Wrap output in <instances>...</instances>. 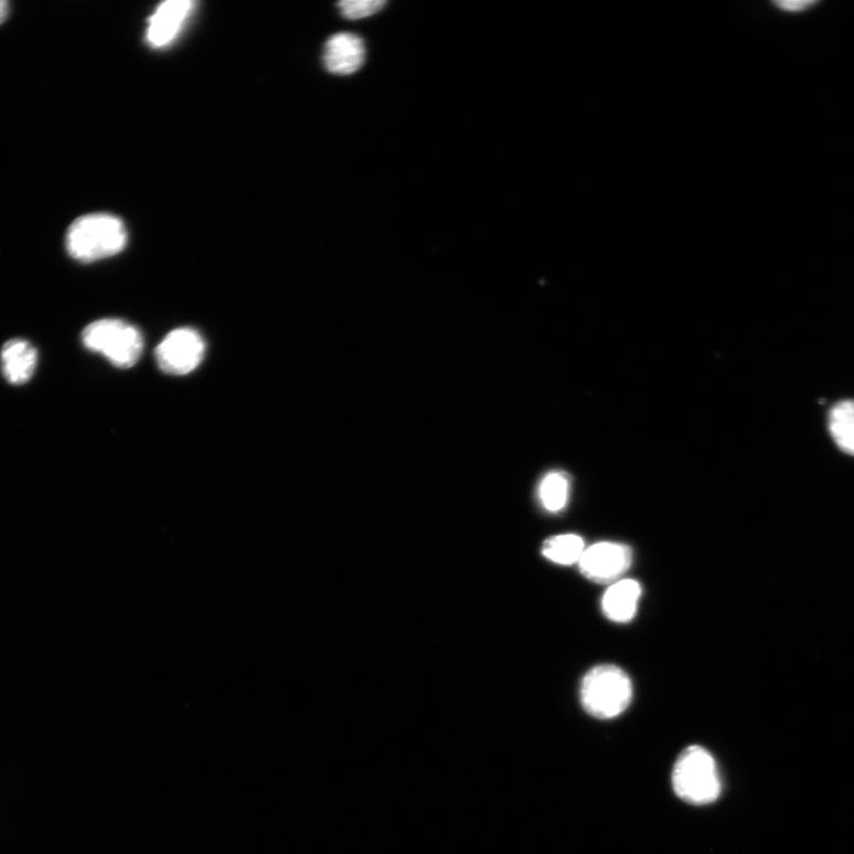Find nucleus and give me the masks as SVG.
<instances>
[{
  "instance_id": "f257e3e1",
  "label": "nucleus",
  "mask_w": 854,
  "mask_h": 854,
  "mask_svg": "<svg viewBox=\"0 0 854 854\" xmlns=\"http://www.w3.org/2000/svg\"><path fill=\"white\" fill-rule=\"evenodd\" d=\"M128 243L122 221L108 214L77 218L67 233L70 256L77 261L94 263L119 255Z\"/></svg>"
},
{
  "instance_id": "f03ea898",
  "label": "nucleus",
  "mask_w": 854,
  "mask_h": 854,
  "mask_svg": "<svg viewBox=\"0 0 854 854\" xmlns=\"http://www.w3.org/2000/svg\"><path fill=\"white\" fill-rule=\"evenodd\" d=\"M632 700L628 674L613 664H602L584 676L580 686L581 705L597 719H612L623 714Z\"/></svg>"
},
{
  "instance_id": "7ed1b4c3",
  "label": "nucleus",
  "mask_w": 854,
  "mask_h": 854,
  "mask_svg": "<svg viewBox=\"0 0 854 854\" xmlns=\"http://www.w3.org/2000/svg\"><path fill=\"white\" fill-rule=\"evenodd\" d=\"M675 794L687 803L715 802L722 790L715 758L704 748L692 746L679 756L673 770Z\"/></svg>"
},
{
  "instance_id": "20e7f679",
  "label": "nucleus",
  "mask_w": 854,
  "mask_h": 854,
  "mask_svg": "<svg viewBox=\"0 0 854 854\" xmlns=\"http://www.w3.org/2000/svg\"><path fill=\"white\" fill-rule=\"evenodd\" d=\"M88 351L105 356L114 366L129 370L139 361L145 341L132 324L117 319L95 321L83 332Z\"/></svg>"
},
{
  "instance_id": "39448f33",
  "label": "nucleus",
  "mask_w": 854,
  "mask_h": 854,
  "mask_svg": "<svg viewBox=\"0 0 854 854\" xmlns=\"http://www.w3.org/2000/svg\"><path fill=\"white\" fill-rule=\"evenodd\" d=\"M205 354V343L200 332L192 328H180L169 332L158 344L156 361L158 367L169 375L182 376L194 372Z\"/></svg>"
},
{
  "instance_id": "423d86ee",
  "label": "nucleus",
  "mask_w": 854,
  "mask_h": 854,
  "mask_svg": "<svg viewBox=\"0 0 854 854\" xmlns=\"http://www.w3.org/2000/svg\"><path fill=\"white\" fill-rule=\"evenodd\" d=\"M632 549L619 543L604 542L585 548L578 563L581 575L598 584H613L628 572Z\"/></svg>"
},
{
  "instance_id": "0eeeda50",
  "label": "nucleus",
  "mask_w": 854,
  "mask_h": 854,
  "mask_svg": "<svg viewBox=\"0 0 854 854\" xmlns=\"http://www.w3.org/2000/svg\"><path fill=\"white\" fill-rule=\"evenodd\" d=\"M366 60L363 40L352 33L331 36L325 45L323 63L325 70L335 75H352L359 72Z\"/></svg>"
},
{
  "instance_id": "6e6552de",
  "label": "nucleus",
  "mask_w": 854,
  "mask_h": 854,
  "mask_svg": "<svg viewBox=\"0 0 854 854\" xmlns=\"http://www.w3.org/2000/svg\"><path fill=\"white\" fill-rule=\"evenodd\" d=\"M194 10V3L189 0H169L158 7L149 19L147 41L153 47H164L175 40L189 14Z\"/></svg>"
},
{
  "instance_id": "1a4fd4ad",
  "label": "nucleus",
  "mask_w": 854,
  "mask_h": 854,
  "mask_svg": "<svg viewBox=\"0 0 854 854\" xmlns=\"http://www.w3.org/2000/svg\"><path fill=\"white\" fill-rule=\"evenodd\" d=\"M2 370L11 385L21 386L33 377L39 361L36 348L26 340L8 341L0 354Z\"/></svg>"
},
{
  "instance_id": "9d476101",
  "label": "nucleus",
  "mask_w": 854,
  "mask_h": 854,
  "mask_svg": "<svg viewBox=\"0 0 854 854\" xmlns=\"http://www.w3.org/2000/svg\"><path fill=\"white\" fill-rule=\"evenodd\" d=\"M642 588L634 579H621L610 585L602 599V609L616 623H627L634 619Z\"/></svg>"
},
{
  "instance_id": "9b49d317",
  "label": "nucleus",
  "mask_w": 854,
  "mask_h": 854,
  "mask_svg": "<svg viewBox=\"0 0 854 854\" xmlns=\"http://www.w3.org/2000/svg\"><path fill=\"white\" fill-rule=\"evenodd\" d=\"M829 430L836 446L854 456V401H844L831 408Z\"/></svg>"
},
{
  "instance_id": "f8f14e48",
  "label": "nucleus",
  "mask_w": 854,
  "mask_h": 854,
  "mask_svg": "<svg viewBox=\"0 0 854 854\" xmlns=\"http://www.w3.org/2000/svg\"><path fill=\"white\" fill-rule=\"evenodd\" d=\"M542 551L544 557L553 563L573 565L579 563L585 545L577 534H562L549 537Z\"/></svg>"
},
{
  "instance_id": "ddd939ff",
  "label": "nucleus",
  "mask_w": 854,
  "mask_h": 854,
  "mask_svg": "<svg viewBox=\"0 0 854 854\" xmlns=\"http://www.w3.org/2000/svg\"><path fill=\"white\" fill-rule=\"evenodd\" d=\"M569 481L565 473L549 472L540 487V498L544 509L552 513L564 510L568 501Z\"/></svg>"
},
{
  "instance_id": "4468645a",
  "label": "nucleus",
  "mask_w": 854,
  "mask_h": 854,
  "mask_svg": "<svg viewBox=\"0 0 854 854\" xmlns=\"http://www.w3.org/2000/svg\"><path fill=\"white\" fill-rule=\"evenodd\" d=\"M338 6L344 19L356 21L371 18L382 11L387 2L386 0H344Z\"/></svg>"
},
{
  "instance_id": "2eb2a0df",
  "label": "nucleus",
  "mask_w": 854,
  "mask_h": 854,
  "mask_svg": "<svg viewBox=\"0 0 854 854\" xmlns=\"http://www.w3.org/2000/svg\"><path fill=\"white\" fill-rule=\"evenodd\" d=\"M775 6L783 11L800 12L815 6V2H778Z\"/></svg>"
},
{
  "instance_id": "dca6fc26",
  "label": "nucleus",
  "mask_w": 854,
  "mask_h": 854,
  "mask_svg": "<svg viewBox=\"0 0 854 854\" xmlns=\"http://www.w3.org/2000/svg\"><path fill=\"white\" fill-rule=\"evenodd\" d=\"M10 4L6 0H0V24H2L9 14Z\"/></svg>"
}]
</instances>
